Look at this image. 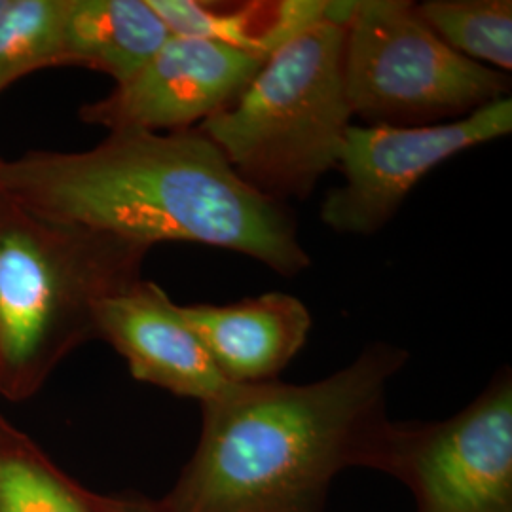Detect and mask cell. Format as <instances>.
<instances>
[{
	"instance_id": "10",
	"label": "cell",
	"mask_w": 512,
	"mask_h": 512,
	"mask_svg": "<svg viewBox=\"0 0 512 512\" xmlns=\"http://www.w3.org/2000/svg\"><path fill=\"white\" fill-rule=\"evenodd\" d=\"M179 308L230 384L277 380L310 336V310L293 294L274 291L226 306Z\"/></svg>"
},
{
	"instance_id": "6",
	"label": "cell",
	"mask_w": 512,
	"mask_h": 512,
	"mask_svg": "<svg viewBox=\"0 0 512 512\" xmlns=\"http://www.w3.org/2000/svg\"><path fill=\"white\" fill-rule=\"evenodd\" d=\"M410 490L418 512H512V374L456 416L391 421L376 469Z\"/></svg>"
},
{
	"instance_id": "15",
	"label": "cell",
	"mask_w": 512,
	"mask_h": 512,
	"mask_svg": "<svg viewBox=\"0 0 512 512\" xmlns=\"http://www.w3.org/2000/svg\"><path fill=\"white\" fill-rule=\"evenodd\" d=\"M67 0H8L0 12V93L40 69L59 67Z\"/></svg>"
},
{
	"instance_id": "9",
	"label": "cell",
	"mask_w": 512,
	"mask_h": 512,
	"mask_svg": "<svg viewBox=\"0 0 512 512\" xmlns=\"http://www.w3.org/2000/svg\"><path fill=\"white\" fill-rule=\"evenodd\" d=\"M95 323L97 338L126 359L131 376L139 382L200 404L230 385L179 304L154 281L141 279L128 291L101 300Z\"/></svg>"
},
{
	"instance_id": "17",
	"label": "cell",
	"mask_w": 512,
	"mask_h": 512,
	"mask_svg": "<svg viewBox=\"0 0 512 512\" xmlns=\"http://www.w3.org/2000/svg\"><path fill=\"white\" fill-rule=\"evenodd\" d=\"M6 4H8V0H0V12L6 8Z\"/></svg>"
},
{
	"instance_id": "7",
	"label": "cell",
	"mask_w": 512,
	"mask_h": 512,
	"mask_svg": "<svg viewBox=\"0 0 512 512\" xmlns=\"http://www.w3.org/2000/svg\"><path fill=\"white\" fill-rule=\"evenodd\" d=\"M511 131V97L497 99L465 118L433 126L351 124L338 160L344 184L325 198L321 222L340 236H374L437 165Z\"/></svg>"
},
{
	"instance_id": "11",
	"label": "cell",
	"mask_w": 512,
	"mask_h": 512,
	"mask_svg": "<svg viewBox=\"0 0 512 512\" xmlns=\"http://www.w3.org/2000/svg\"><path fill=\"white\" fill-rule=\"evenodd\" d=\"M355 0H148L171 35L213 40L266 59L313 25L348 21Z\"/></svg>"
},
{
	"instance_id": "14",
	"label": "cell",
	"mask_w": 512,
	"mask_h": 512,
	"mask_svg": "<svg viewBox=\"0 0 512 512\" xmlns=\"http://www.w3.org/2000/svg\"><path fill=\"white\" fill-rule=\"evenodd\" d=\"M416 10L454 52L495 71H511V0H425Z\"/></svg>"
},
{
	"instance_id": "16",
	"label": "cell",
	"mask_w": 512,
	"mask_h": 512,
	"mask_svg": "<svg viewBox=\"0 0 512 512\" xmlns=\"http://www.w3.org/2000/svg\"><path fill=\"white\" fill-rule=\"evenodd\" d=\"M105 512H167L162 503L145 497H101Z\"/></svg>"
},
{
	"instance_id": "8",
	"label": "cell",
	"mask_w": 512,
	"mask_h": 512,
	"mask_svg": "<svg viewBox=\"0 0 512 512\" xmlns=\"http://www.w3.org/2000/svg\"><path fill=\"white\" fill-rule=\"evenodd\" d=\"M262 63L207 38L171 35L129 80L84 105L78 116L109 131L198 128L238 101Z\"/></svg>"
},
{
	"instance_id": "1",
	"label": "cell",
	"mask_w": 512,
	"mask_h": 512,
	"mask_svg": "<svg viewBox=\"0 0 512 512\" xmlns=\"http://www.w3.org/2000/svg\"><path fill=\"white\" fill-rule=\"evenodd\" d=\"M0 196L148 247L202 243L283 275L311 266L289 207L245 183L200 128L120 129L84 152L0 158Z\"/></svg>"
},
{
	"instance_id": "4",
	"label": "cell",
	"mask_w": 512,
	"mask_h": 512,
	"mask_svg": "<svg viewBox=\"0 0 512 512\" xmlns=\"http://www.w3.org/2000/svg\"><path fill=\"white\" fill-rule=\"evenodd\" d=\"M346 23L321 21L281 46L230 109L198 126L239 177L272 200H306L338 167L353 118Z\"/></svg>"
},
{
	"instance_id": "12",
	"label": "cell",
	"mask_w": 512,
	"mask_h": 512,
	"mask_svg": "<svg viewBox=\"0 0 512 512\" xmlns=\"http://www.w3.org/2000/svg\"><path fill=\"white\" fill-rule=\"evenodd\" d=\"M171 37L148 0H67L59 67L109 74L124 84Z\"/></svg>"
},
{
	"instance_id": "5",
	"label": "cell",
	"mask_w": 512,
	"mask_h": 512,
	"mask_svg": "<svg viewBox=\"0 0 512 512\" xmlns=\"http://www.w3.org/2000/svg\"><path fill=\"white\" fill-rule=\"evenodd\" d=\"M344 76L351 114L366 126L444 124L511 97L509 74L448 48L408 0L353 2Z\"/></svg>"
},
{
	"instance_id": "2",
	"label": "cell",
	"mask_w": 512,
	"mask_h": 512,
	"mask_svg": "<svg viewBox=\"0 0 512 512\" xmlns=\"http://www.w3.org/2000/svg\"><path fill=\"white\" fill-rule=\"evenodd\" d=\"M408 353L387 342L311 384H230L202 406L194 456L167 512H325L346 469H376L391 418L387 389Z\"/></svg>"
},
{
	"instance_id": "3",
	"label": "cell",
	"mask_w": 512,
	"mask_h": 512,
	"mask_svg": "<svg viewBox=\"0 0 512 512\" xmlns=\"http://www.w3.org/2000/svg\"><path fill=\"white\" fill-rule=\"evenodd\" d=\"M150 249L0 196V391L33 393L71 349L97 338V304L141 281Z\"/></svg>"
},
{
	"instance_id": "13",
	"label": "cell",
	"mask_w": 512,
	"mask_h": 512,
	"mask_svg": "<svg viewBox=\"0 0 512 512\" xmlns=\"http://www.w3.org/2000/svg\"><path fill=\"white\" fill-rule=\"evenodd\" d=\"M0 512H105L44 458L31 440L0 418Z\"/></svg>"
}]
</instances>
